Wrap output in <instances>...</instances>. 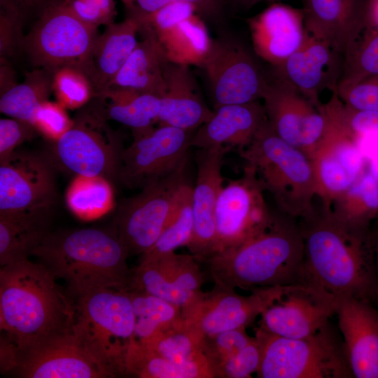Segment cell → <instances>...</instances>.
I'll return each mask as SVG.
<instances>
[{
	"label": "cell",
	"instance_id": "74e56055",
	"mask_svg": "<svg viewBox=\"0 0 378 378\" xmlns=\"http://www.w3.org/2000/svg\"><path fill=\"white\" fill-rule=\"evenodd\" d=\"M70 210L82 219L100 217L113 206V191L109 181L102 177L76 176L66 195Z\"/></svg>",
	"mask_w": 378,
	"mask_h": 378
},
{
	"label": "cell",
	"instance_id": "44dd1931",
	"mask_svg": "<svg viewBox=\"0 0 378 378\" xmlns=\"http://www.w3.org/2000/svg\"><path fill=\"white\" fill-rule=\"evenodd\" d=\"M344 58L326 43L307 34L301 47L284 62L273 66V76L286 80L317 108L325 90L336 92Z\"/></svg>",
	"mask_w": 378,
	"mask_h": 378
},
{
	"label": "cell",
	"instance_id": "4dcf8cb0",
	"mask_svg": "<svg viewBox=\"0 0 378 378\" xmlns=\"http://www.w3.org/2000/svg\"><path fill=\"white\" fill-rule=\"evenodd\" d=\"M92 99V106L104 118L131 128L133 134L153 127L161 108L158 96L124 88H110Z\"/></svg>",
	"mask_w": 378,
	"mask_h": 378
},
{
	"label": "cell",
	"instance_id": "bcb514c9",
	"mask_svg": "<svg viewBox=\"0 0 378 378\" xmlns=\"http://www.w3.org/2000/svg\"><path fill=\"white\" fill-rule=\"evenodd\" d=\"M0 18L1 60H5L22 48L24 36L21 35L19 7L8 0H1Z\"/></svg>",
	"mask_w": 378,
	"mask_h": 378
},
{
	"label": "cell",
	"instance_id": "9c48e42d",
	"mask_svg": "<svg viewBox=\"0 0 378 378\" xmlns=\"http://www.w3.org/2000/svg\"><path fill=\"white\" fill-rule=\"evenodd\" d=\"M98 36L97 27L79 18L64 2L46 8L22 49L33 65L52 73L73 68L85 74Z\"/></svg>",
	"mask_w": 378,
	"mask_h": 378
},
{
	"label": "cell",
	"instance_id": "e0dca14e",
	"mask_svg": "<svg viewBox=\"0 0 378 378\" xmlns=\"http://www.w3.org/2000/svg\"><path fill=\"white\" fill-rule=\"evenodd\" d=\"M262 99L267 119L284 141L302 151L310 160L326 128V116L291 84L268 79Z\"/></svg>",
	"mask_w": 378,
	"mask_h": 378
},
{
	"label": "cell",
	"instance_id": "5b68a950",
	"mask_svg": "<svg viewBox=\"0 0 378 378\" xmlns=\"http://www.w3.org/2000/svg\"><path fill=\"white\" fill-rule=\"evenodd\" d=\"M239 153L277 210L298 220L314 211L317 192L309 158L281 139L267 119Z\"/></svg>",
	"mask_w": 378,
	"mask_h": 378
},
{
	"label": "cell",
	"instance_id": "11a10c76",
	"mask_svg": "<svg viewBox=\"0 0 378 378\" xmlns=\"http://www.w3.org/2000/svg\"><path fill=\"white\" fill-rule=\"evenodd\" d=\"M15 5H16L18 7H19L20 5H30L34 1L36 0H8Z\"/></svg>",
	"mask_w": 378,
	"mask_h": 378
},
{
	"label": "cell",
	"instance_id": "7dc6e473",
	"mask_svg": "<svg viewBox=\"0 0 378 378\" xmlns=\"http://www.w3.org/2000/svg\"><path fill=\"white\" fill-rule=\"evenodd\" d=\"M337 94L344 104L352 108L378 112V76L339 86Z\"/></svg>",
	"mask_w": 378,
	"mask_h": 378
},
{
	"label": "cell",
	"instance_id": "60d3db41",
	"mask_svg": "<svg viewBox=\"0 0 378 378\" xmlns=\"http://www.w3.org/2000/svg\"><path fill=\"white\" fill-rule=\"evenodd\" d=\"M125 369L127 374L141 378H185L177 366L134 338L128 349Z\"/></svg>",
	"mask_w": 378,
	"mask_h": 378
},
{
	"label": "cell",
	"instance_id": "3957f363",
	"mask_svg": "<svg viewBox=\"0 0 378 378\" xmlns=\"http://www.w3.org/2000/svg\"><path fill=\"white\" fill-rule=\"evenodd\" d=\"M303 258L299 221L276 210L258 233L204 262L214 284L251 292L303 282Z\"/></svg>",
	"mask_w": 378,
	"mask_h": 378
},
{
	"label": "cell",
	"instance_id": "277c9868",
	"mask_svg": "<svg viewBox=\"0 0 378 378\" xmlns=\"http://www.w3.org/2000/svg\"><path fill=\"white\" fill-rule=\"evenodd\" d=\"M31 255L78 297L102 288H127L131 281L129 253L115 230L49 232Z\"/></svg>",
	"mask_w": 378,
	"mask_h": 378
},
{
	"label": "cell",
	"instance_id": "83f0119b",
	"mask_svg": "<svg viewBox=\"0 0 378 378\" xmlns=\"http://www.w3.org/2000/svg\"><path fill=\"white\" fill-rule=\"evenodd\" d=\"M140 22L131 16L118 23L107 25L96 38L86 70L94 96L107 90L139 41Z\"/></svg>",
	"mask_w": 378,
	"mask_h": 378
},
{
	"label": "cell",
	"instance_id": "7a4b0ae2",
	"mask_svg": "<svg viewBox=\"0 0 378 378\" xmlns=\"http://www.w3.org/2000/svg\"><path fill=\"white\" fill-rule=\"evenodd\" d=\"M55 279L41 262L28 258L1 267V359L72 326L74 307Z\"/></svg>",
	"mask_w": 378,
	"mask_h": 378
},
{
	"label": "cell",
	"instance_id": "cb8c5ba5",
	"mask_svg": "<svg viewBox=\"0 0 378 378\" xmlns=\"http://www.w3.org/2000/svg\"><path fill=\"white\" fill-rule=\"evenodd\" d=\"M307 32L344 55L367 26V0H303Z\"/></svg>",
	"mask_w": 378,
	"mask_h": 378
},
{
	"label": "cell",
	"instance_id": "f546056e",
	"mask_svg": "<svg viewBox=\"0 0 378 378\" xmlns=\"http://www.w3.org/2000/svg\"><path fill=\"white\" fill-rule=\"evenodd\" d=\"M139 32L143 39L138 42L108 88L129 89L161 99L166 92L164 69L167 61L153 33L142 27Z\"/></svg>",
	"mask_w": 378,
	"mask_h": 378
},
{
	"label": "cell",
	"instance_id": "c3c4849f",
	"mask_svg": "<svg viewBox=\"0 0 378 378\" xmlns=\"http://www.w3.org/2000/svg\"><path fill=\"white\" fill-rule=\"evenodd\" d=\"M29 122L10 118L0 120V161L10 155L24 141L31 140L37 133Z\"/></svg>",
	"mask_w": 378,
	"mask_h": 378
},
{
	"label": "cell",
	"instance_id": "7bdbcfd3",
	"mask_svg": "<svg viewBox=\"0 0 378 378\" xmlns=\"http://www.w3.org/2000/svg\"><path fill=\"white\" fill-rule=\"evenodd\" d=\"M245 328L225 331L204 338V351L214 378V370L237 354L252 340Z\"/></svg>",
	"mask_w": 378,
	"mask_h": 378
},
{
	"label": "cell",
	"instance_id": "484cf974",
	"mask_svg": "<svg viewBox=\"0 0 378 378\" xmlns=\"http://www.w3.org/2000/svg\"><path fill=\"white\" fill-rule=\"evenodd\" d=\"M166 92L161 98L159 125L195 131L214 115L200 92L189 66L167 62L164 69Z\"/></svg>",
	"mask_w": 378,
	"mask_h": 378
},
{
	"label": "cell",
	"instance_id": "ac0fdd59",
	"mask_svg": "<svg viewBox=\"0 0 378 378\" xmlns=\"http://www.w3.org/2000/svg\"><path fill=\"white\" fill-rule=\"evenodd\" d=\"M272 287L258 288L248 295L234 288L214 284L209 292L201 291L181 309L182 317L204 337L246 328L260 316L269 304Z\"/></svg>",
	"mask_w": 378,
	"mask_h": 378
},
{
	"label": "cell",
	"instance_id": "30bf717a",
	"mask_svg": "<svg viewBox=\"0 0 378 378\" xmlns=\"http://www.w3.org/2000/svg\"><path fill=\"white\" fill-rule=\"evenodd\" d=\"M186 165L148 183L119 206L115 230L129 255H142L150 250L169 222L187 182Z\"/></svg>",
	"mask_w": 378,
	"mask_h": 378
},
{
	"label": "cell",
	"instance_id": "6f0895ef",
	"mask_svg": "<svg viewBox=\"0 0 378 378\" xmlns=\"http://www.w3.org/2000/svg\"><path fill=\"white\" fill-rule=\"evenodd\" d=\"M122 1L125 4V5L129 8H131L132 7L133 4L134 2V0H122Z\"/></svg>",
	"mask_w": 378,
	"mask_h": 378
},
{
	"label": "cell",
	"instance_id": "9f6ffc18",
	"mask_svg": "<svg viewBox=\"0 0 378 378\" xmlns=\"http://www.w3.org/2000/svg\"><path fill=\"white\" fill-rule=\"evenodd\" d=\"M242 2L247 6V7H251L256 4H258L261 1H276V0H241Z\"/></svg>",
	"mask_w": 378,
	"mask_h": 378
},
{
	"label": "cell",
	"instance_id": "ffe728a7",
	"mask_svg": "<svg viewBox=\"0 0 378 378\" xmlns=\"http://www.w3.org/2000/svg\"><path fill=\"white\" fill-rule=\"evenodd\" d=\"M191 254L174 251L142 258L132 271L130 286L160 298L182 309L202 291L205 274Z\"/></svg>",
	"mask_w": 378,
	"mask_h": 378
},
{
	"label": "cell",
	"instance_id": "f35d334b",
	"mask_svg": "<svg viewBox=\"0 0 378 378\" xmlns=\"http://www.w3.org/2000/svg\"><path fill=\"white\" fill-rule=\"evenodd\" d=\"M192 188L186 182L180 191L172 218L152 248L141 255L153 258L187 246L193 233Z\"/></svg>",
	"mask_w": 378,
	"mask_h": 378
},
{
	"label": "cell",
	"instance_id": "6da1fadb",
	"mask_svg": "<svg viewBox=\"0 0 378 378\" xmlns=\"http://www.w3.org/2000/svg\"><path fill=\"white\" fill-rule=\"evenodd\" d=\"M298 221L304 241L303 282L336 298L375 302L373 231L347 225L321 204Z\"/></svg>",
	"mask_w": 378,
	"mask_h": 378
},
{
	"label": "cell",
	"instance_id": "f907efd6",
	"mask_svg": "<svg viewBox=\"0 0 378 378\" xmlns=\"http://www.w3.org/2000/svg\"><path fill=\"white\" fill-rule=\"evenodd\" d=\"M183 1L194 6L200 17L211 20H216L220 15L223 8L222 0H174Z\"/></svg>",
	"mask_w": 378,
	"mask_h": 378
},
{
	"label": "cell",
	"instance_id": "7c38bea8",
	"mask_svg": "<svg viewBox=\"0 0 378 378\" xmlns=\"http://www.w3.org/2000/svg\"><path fill=\"white\" fill-rule=\"evenodd\" d=\"M265 192L253 171L246 166L240 178L223 186L215 208L213 256L239 246L268 225L274 211L269 208Z\"/></svg>",
	"mask_w": 378,
	"mask_h": 378
},
{
	"label": "cell",
	"instance_id": "f1b7e54d",
	"mask_svg": "<svg viewBox=\"0 0 378 378\" xmlns=\"http://www.w3.org/2000/svg\"><path fill=\"white\" fill-rule=\"evenodd\" d=\"M139 342L177 366L185 378H213L204 351V337L182 316Z\"/></svg>",
	"mask_w": 378,
	"mask_h": 378
},
{
	"label": "cell",
	"instance_id": "b9f144b4",
	"mask_svg": "<svg viewBox=\"0 0 378 378\" xmlns=\"http://www.w3.org/2000/svg\"><path fill=\"white\" fill-rule=\"evenodd\" d=\"M52 87L57 102L65 108H78L94 96L87 76L73 68H62L54 72Z\"/></svg>",
	"mask_w": 378,
	"mask_h": 378
},
{
	"label": "cell",
	"instance_id": "d4e9b609",
	"mask_svg": "<svg viewBox=\"0 0 378 378\" xmlns=\"http://www.w3.org/2000/svg\"><path fill=\"white\" fill-rule=\"evenodd\" d=\"M255 54L277 66L303 44L307 31L302 9L274 4L247 20Z\"/></svg>",
	"mask_w": 378,
	"mask_h": 378
},
{
	"label": "cell",
	"instance_id": "9a60e30c",
	"mask_svg": "<svg viewBox=\"0 0 378 378\" xmlns=\"http://www.w3.org/2000/svg\"><path fill=\"white\" fill-rule=\"evenodd\" d=\"M1 368L25 378L111 377L81 345L72 326L1 360Z\"/></svg>",
	"mask_w": 378,
	"mask_h": 378
},
{
	"label": "cell",
	"instance_id": "d590c367",
	"mask_svg": "<svg viewBox=\"0 0 378 378\" xmlns=\"http://www.w3.org/2000/svg\"><path fill=\"white\" fill-rule=\"evenodd\" d=\"M321 109L358 144L367 160L378 153V112L352 108L332 92Z\"/></svg>",
	"mask_w": 378,
	"mask_h": 378
},
{
	"label": "cell",
	"instance_id": "836d02e7",
	"mask_svg": "<svg viewBox=\"0 0 378 378\" xmlns=\"http://www.w3.org/2000/svg\"><path fill=\"white\" fill-rule=\"evenodd\" d=\"M332 214L347 225L370 228L378 218V186L368 169L328 206Z\"/></svg>",
	"mask_w": 378,
	"mask_h": 378
},
{
	"label": "cell",
	"instance_id": "1f68e13d",
	"mask_svg": "<svg viewBox=\"0 0 378 378\" xmlns=\"http://www.w3.org/2000/svg\"><path fill=\"white\" fill-rule=\"evenodd\" d=\"M148 30L155 37L167 62L187 66L201 67L212 41L204 22L197 13L164 29Z\"/></svg>",
	"mask_w": 378,
	"mask_h": 378
},
{
	"label": "cell",
	"instance_id": "d6a6232c",
	"mask_svg": "<svg viewBox=\"0 0 378 378\" xmlns=\"http://www.w3.org/2000/svg\"><path fill=\"white\" fill-rule=\"evenodd\" d=\"M50 214H0L1 267L28 258L49 232Z\"/></svg>",
	"mask_w": 378,
	"mask_h": 378
},
{
	"label": "cell",
	"instance_id": "f6af8a7d",
	"mask_svg": "<svg viewBox=\"0 0 378 378\" xmlns=\"http://www.w3.org/2000/svg\"><path fill=\"white\" fill-rule=\"evenodd\" d=\"M72 122L62 105L48 100L37 109L32 124L38 132L54 141L70 128Z\"/></svg>",
	"mask_w": 378,
	"mask_h": 378
},
{
	"label": "cell",
	"instance_id": "681fc988",
	"mask_svg": "<svg viewBox=\"0 0 378 378\" xmlns=\"http://www.w3.org/2000/svg\"><path fill=\"white\" fill-rule=\"evenodd\" d=\"M64 4L84 22L98 27L113 22V0H64Z\"/></svg>",
	"mask_w": 378,
	"mask_h": 378
},
{
	"label": "cell",
	"instance_id": "ab89813d",
	"mask_svg": "<svg viewBox=\"0 0 378 378\" xmlns=\"http://www.w3.org/2000/svg\"><path fill=\"white\" fill-rule=\"evenodd\" d=\"M343 58L342 73L338 87L378 76V28L366 26Z\"/></svg>",
	"mask_w": 378,
	"mask_h": 378
},
{
	"label": "cell",
	"instance_id": "d6986e66",
	"mask_svg": "<svg viewBox=\"0 0 378 378\" xmlns=\"http://www.w3.org/2000/svg\"><path fill=\"white\" fill-rule=\"evenodd\" d=\"M323 113L326 128L310 161L317 200L322 206H328L361 176L367 169L368 160L356 141Z\"/></svg>",
	"mask_w": 378,
	"mask_h": 378
},
{
	"label": "cell",
	"instance_id": "ee69618b",
	"mask_svg": "<svg viewBox=\"0 0 378 378\" xmlns=\"http://www.w3.org/2000/svg\"><path fill=\"white\" fill-rule=\"evenodd\" d=\"M261 359V347L258 338L251 342L237 354L227 360L214 371V377L247 378L256 373Z\"/></svg>",
	"mask_w": 378,
	"mask_h": 378
},
{
	"label": "cell",
	"instance_id": "2e32d148",
	"mask_svg": "<svg viewBox=\"0 0 378 378\" xmlns=\"http://www.w3.org/2000/svg\"><path fill=\"white\" fill-rule=\"evenodd\" d=\"M336 307L335 296L307 283L272 286L260 328L284 337H304L326 326Z\"/></svg>",
	"mask_w": 378,
	"mask_h": 378
},
{
	"label": "cell",
	"instance_id": "8fae6325",
	"mask_svg": "<svg viewBox=\"0 0 378 378\" xmlns=\"http://www.w3.org/2000/svg\"><path fill=\"white\" fill-rule=\"evenodd\" d=\"M201 67L206 73L215 109L262 99L268 78L253 54L233 37L212 39Z\"/></svg>",
	"mask_w": 378,
	"mask_h": 378
},
{
	"label": "cell",
	"instance_id": "4fadbf2b",
	"mask_svg": "<svg viewBox=\"0 0 378 378\" xmlns=\"http://www.w3.org/2000/svg\"><path fill=\"white\" fill-rule=\"evenodd\" d=\"M195 131L159 125L134 134L124 148L118 180L129 188H142L187 164Z\"/></svg>",
	"mask_w": 378,
	"mask_h": 378
},
{
	"label": "cell",
	"instance_id": "ba28073f",
	"mask_svg": "<svg viewBox=\"0 0 378 378\" xmlns=\"http://www.w3.org/2000/svg\"><path fill=\"white\" fill-rule=\"evenodd\" d=\"M124 147L115 131L92 106L79 111L70 128L50 141L55 167L76 176L118 179Z\"/></svg>",
	"mask_w": 378,
	"mask_h": 378
},
{
	"label": "cell",
	"instance_id": "8992f818",
	"mask_svg": "<svg viewBox=\"0 0 378 378\" xmlns=\"http://www.w3.org/2000/svg\"><path fill=\"white\" fill-rule=\"evenodd\" d=\"M134 325L132 302L125 288H102L78 297L73 332L111 377L127 374L125 362Z\"/></svg>",
	"mask_w": 378,
	"mask_h": 378
},
{
	"label": "cell",
	"instance_id": "5bb4252c",
	"mask_svg": "<svg viewBox=\"0 0 378 378\" xmlns=\"http://www.w3.org/2000/svg\"><path fill=\"white\" fill-rule=\"evenodd\" d=\"M55 165L47 153L15 150L0 161V214L50 212L57 200Z\"/></svg>",
	"mask_w": 378,
	"mask_h": 378
},
{
	"label": "cell",
	"instance_id": "816d5d0a",
	"mask_svg": "<svg viewBox=\"0 0 378 378\" xmlns=\"http://www.w3.org/2000/svg\"><path fill=\"white\" fill-rule=\"evenodd\" d=\"M367 26L378 28V0H367Z\"/></svg>",
	"mask_w": 378,
	"mask_h": 378
},
{
	"label": "cell",
	"instance_id": "8d00e7d4",
	"mask_svg": "<svg viewBox=\"0 0 378 378\" xmlns=\"http://www.w3.org/2000/svg\"><path fill=\"white\" fill-rule=\"evenodd\" d=\"M135 317L134 340L143 341L182 316L181 307L142 290L125 288Z\"/></svg>",
	"mask_w": 378,
	"mask_h": 378
},
{
	"label": "cell",
	"instance_id": "e575fe53",
	"mask_svg": "<svg viewBox=\"0 0 378 378\" xmlns=\"http://www.w3.org/2000/svg\"><path fill=\"white\" fill-rule=\"evenodd\" d=\"M52 75L41 69L27 73L23 83L1 92V113L32 124L37 109L52 92Z\"/></svg>",
	"mask_w": 378,
	"mask_h": 378
},
{
	"label": "cell",
	"instance_id": "52a82bcc",
	"mask_svg": "<svg viewBox=\"0 0 378 378\" xmlns=\"http://www.w3.org/2000/svg\"><path fill=\"white\" fill-rule=\"evenodd\" d=\"M255 337L261 347L258 377H353L343 340L329 323L304 337H284L260 328Z\"/></svg>",
	"mask_w": 378,
	"mask_h": 378
},
{
	"label": "cell",
	"instance_id": "603a6c76",
	"mask_svg": "<svg viewBox=\"0 0 378 378\" xmlns=\"http://www.w3.org/2000/svg\"><path fill=\"white\" fill-rule=\"evenodd\" d=\"M335 314L353 377L378 378L376 307L351 298H339Z\"/></svg>",
	"mask_w": 378,
	"mask_h": 378
},
{
	"label": "cell",
	"instance_id": "4316f807",
	"mask_svg": "<svg viewBox=\"0 0 378 378\" xmlns=\"http://www.w3.org/2000/svg\"><path fill=\"white\" fill-rule=\"evenodd\" d=\"M214 111L213 117L195 132L191 146L236 147L241 152L251 144L267 119L264 106L259 101L223 105Z\"/></svg>",
	"mask_w": 378,
	"mask_h": 378
},
{
	"label": "cell",
	"instance_id": "f5cc1de1",
	"mask_svg": "<svg viewBox=\"0 0 378 378\" xmlns=\"http://www.w3.org/2000/svg\"><path fill=\"white\" fill-rule=\"evenodd\" d=\"M373 236L376 270V296L374 303L378 311V225L375 230H373Z\"/></svg>",
	"mask_w": 378,
	"mask_h": 378
},
{
	"label": "cell",
	"instance_id": "7402d4cb",
	"mask_svg": "<svg viewBox=\"0 0 378 378\" xmlns=\"http://www.w3.org/2000/svg\"><path fill=\"white\" fill-rule=\"evenodd\" d=\"M230 146L198 148L195 160L197 178L192 188L194 227L186 246L197 261L204 262L214 255L216 241L215 208L223 187V159Z\"/></svg>",
	"mask_w": 378,
	"mask_h": 378
},
{
	"label": "cell",
	"instance_id": "db71d44e",
	"mask_svg": "<svg viewBox=\"0 0 378 378\" xmlns=\"http://www.w3.org/2000/svg\"><path fill=\"white\" fill-rule=\"evenodd\" d=\"M367 169L378 186V153L368 159Z\"/></svg>",
	"mask_w": 378,
	"mask_h": 378
}]
</instances>
